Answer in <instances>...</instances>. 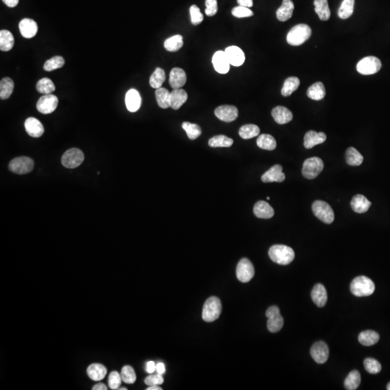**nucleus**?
<instances>
[{"label":"nucleus","instance_id":"nucleus-20","mask_svg":"<svg viewBox=\"0 0 390 390\" xmlns=\"http://www.w3.org/2000/svg\"><path fill=\"white\" fill-rule=\"evenodd\" d=\"M142 99L138 91L135 89H130L125 96V104L130 112H136L141 107Z\"/></svg>","mask_w":390,"mask_h":390},{"label":"nucleus","instance_id":"nucleus-19","mask_svg":"<svg viewBox=\"0 0 390 390\" xmlns=\"http://www.w3.org/2000/svg\"><path fill=\"white\" fill-rule=\"evenodd\" d=\"M19 29L22 37L31 38L37 35L38 32V25L32 19H24L19 23Z\"/></svg>","mask_w":390,"mask_h":390},{"label":"nucleus","instance_id":"nucleus-35","mask_svg":"<svg viewBox=\"0 0 390 390\" xmlns=\"http://www.w3.org/2000/svg\"><path fill=\"white\" fill-rule=\"evenodd\" d=\"M170 95L171 93L166 88H160L155 91V98L159 107L164 109L169 108Z\"/></svg>","mask_w":390,"mask_h":390},{"label":"nucleus","instance_id":"nucleus-52","mask_svg":"<svg viewBox=\"0 0 390 390\" xmlns=\"http://www.w3.org/2000/svg\"><path fill=\"white\" fill-rule=\"evenodd\" d=\"M122 379L121 374L116 371H113L109 374V387L111 390H119Z\"/></svg>","mask_w":390,"mask_h":390},{"label":"nucleus","instance_id":"nucleus-7","mask_svg":"<svg viewBox=\"0 0 390 390\" xmlns=\"http://www.w3.org/2000/svg\"><path fill=\"white\" fill-rule=\"evenodd\" d=\"M312 210L315 216L325 223L330 224L334 221V212L325 202L316 200L312 204Z\"/></svg>","mask_w":390,"mask_h":390},{"label":"nucleus","instance_id":"nucleus-48","mask_svg":"<svg viewBox=\"0 0 390 390\" xmlns=\"http://www.w3.org/2000/svg\"><path fill=\"white\" fill-rule=\"evenodd\" d=\"M122 381L127 384H133L136 382L137 376L134 369L130 366H125L121 372Z\"/></svg>","mask_w":390,"mask_h":390},{"label":"nucleus","instance_id":"nucleus-60","mask_svg":"<svg viewBox=\"0 0 390 390\" xmlns=\"http://www.w3.org/2000/svg\"><path fill=\"white\" fill-rule=\"evenodd\" d=\"M147 390H162V388H160L158 385H153V386H149Z\"/></svg>","mask_w":390,"mask_h":390},{"label":"nucleus","instance_id":"nucleus-2","mask_svg":"<svg viewBox=\"0 0 390 390\" xmlns=\"http://www.w3.org/2000/svg\"><path fill=\"white\" fill-rule=\"evenodd\" d=\"M312 36V29L306 24H298L293 27L288 35L287 42L291 46H300L306 42Z\"/></svg>","mask_w":390,"mask_h":390},{"label":"nucleus","instance_id":"nucleus-16","mask_svg":"<svg viewBox=\"0 0 390 390\" xmlns=\"http://www.w3.org/2000/svg\"><path fill=\"white\" fill-rule=\"evenodd\" d=\"M224 52L228 58L230 65L235 67L243 65L245 61L244 53L238 46H229L226 48Z\"/></svg>","mask_w":390,"mask_h":390},{"label":"nucleus","instance_id":"nucleus-43","mask_svg":"<svg viewBox=\"0 0 390 390\" xmlns=\"http://www.w3.org/2000/svg\"><path fill=\"white\" fill-rule=\"evenodd\" d=\"M355 0H343L338 10V16L343 20L349 19L353 13Z\"/></svg>","mask_w":390,"mask_h":390},{"label":"nucleus","instance_id":"nucleus-59","mask_svg":"<svg viewBox=\"0 0 390 390\" xmlns=\"http://www.w3.org/2000/svg\"><path fill=\"white\" fill-rule=\"evenodd\" d=\"M93 390H107V387L104 384L98 383L95 385L93 388H92Z\"/></svg>","mask_w":390,"mask_h":390},{"label":"nucleus","instance_id":"nucleus-14","mask_svg":"<svg viewBox=\"0 0 390 390\" xmlns=\"http://www.w3.org/2000/svg\"><path fill=\"white\" fill-rule=\"evenodd\" d=\"M215 114L218 119L223 122H231L237 119L239 111L234 106L223 105L216 109Z\"/></svg>","mask_w":390,"mask_h":390},{"label":"nucleus","instance_id":"nucleus-5","mask_svg":"<svg viewBox=\"0 0 390 390\" xmlns=\"http://www.w3.org/2000/svg\"><path fill=\"white\" fill-rule=\"evenodd\" d=\"M382 62L379 58L370 56L363 58L357 64V71L364 75L376 74L380 70Z\"/></svg>","mask_w":390,"mask_h":390},{"label":"nucleus","instance_id":"nucleus-10","mask_svg":"<svg viewBox=\"0 0 390 390\" xmlns=\"http://www.w3.org/2000/svg\"><path fill=\"white\" fill-rule=\"evenodd\" d=\"M84 154L78 149H71L62 155V164L65 168H75L84 161Z\"/></svg>","mask_w":390,"mask_h":390},{"label":"nucleus","instance_id":"nucleus-34","mask_svg":"<svg viewBox=\"0 0 390 390\" xmlns=\"http://www.w3.org/2000/svg\"><path fill=\"white\" fill-rule=\"evenodd\" d=\"M258 147L263 150H273L277 146V143L274 137L270 134H260L257 140Z\"/></svg>","mask_w":390,"mask_h":390},{"label":"nucleus","instance_id":"nucleus-62","mask_svg":"<svg viewBox=\"0 0 390 390\" xmlns=\"http://www.w3.org/2000/svg\"><path fill=\"white\" fill-rule=\"evenodd\" d=\"M119 390H127L128 389H127V388H119Z\"/></svg>","mask_w":390,"mask_h":390},{"label":"nucleus","instance_id":"nucleus-57","mask_svg":"<svg viewBox=\"0 0 390 390\" xmlns=\"http://www.w3.org/2000/svg\"><path fill=\"white\" fill-rule=\"evenodd\" d=\"M3 2L7 6V7H16L19 4V0H2Z\"/></svg>","mask_w":390,"mask_h":390},{"label":"nucleus","instance_id":"nucleus-27","mask_svg":"<svg viewBox=\"0 0 390 390\" xmlns=\"http://www.w3.org/2000/svg\"><path fill=\"white\" fill-rule=\"evenodd\" d=\"M294 10V4L291 0H283L278 9L276 16L279 21L285 22L291 19Z\"/></svg>","mask_w":390,"mask_h":390},{"label":"nucleus","instance_id":"nucleus-17","mask_svg":"<svg viewBox=\"0 0 390 390\" xmlns=\"http://www.w3.org/2000/svg\"><path fill=\"white\" fill-rule=\"evenodd\" d=\"M285 179V174L282 172V167L279 164L273 166L261 176V181L264 183H270V182L280 183L283 182Z\"/></svg>","mask_w":390,"mask_h":390},{"label":"nucleus","instance_id":"nucleus-63","mask_svg":"<svg viewBox=\"0 0 390 390\" xmlns=\"http://www.w3.org/2000/svg\"><path fill=\"white\" fill-rule=\"evenodd\" d=\"M270 197H267V200H270Z\"/></svg>","mask_w":390,"mask_h":390},{"label":"nucleus","instance_id":"nucleus-26","mask_svg":"<svg viewBox=\"0 0 390 390\" xmlns=\"http://www.w3.org/2000/svg\"><path fill=\"white\" fill-rule=\"evenodd\" d=\"M311 297L316 306L323 307L327 301V293L325 287L322 284H316L312 290Z\"/></svg>","mask_w":390,"mask_h":390},{"label":"nucleus","instance_id":"nucleus-49","mask_svg":"<svg viewBox=\"0 0 390 390\" xmlns=\"http://www.w3.org/2000/svg\"><path fill=\"white\" fill-rule=\"evenodd\" d=\"M364 367L366 370L371 374H376L382 370V365L379 361L373 358H368L364 360Z\"/></svg>","mask_w":390,"mask_h":390},{"label":"nucleus","instance_id":"nucleus-12","mask_svg":"<svg viewBox=\"0 0 390 390\" xmlns=\"http://www.w3.org/2000/svg\"><path fill=\"white\" fill-rule=\"evenodd\" d=\"M58 103L59 100L56 95L52 94L43 95L37 102V110L43 114L52 113L57 108Z\"/></svg>","mask_w":390,"mask_h":390},{"label":"nucleus","instance_id":"nucleus-9","mask_svg":"<svg viewBox=\"0 0 390 390\" xmlns=\"http://www.w3.org/2000/svg\"><path fill=\"white\" fill-rule=\"evenodd\" d=\"M34 168V162L28 157H19L14 158L9 164V169L17 174H26L31 172Z\"/></svg>","mask_w":390,"mask_h":390},{"label":"nucleus","instance_id":"nucleus-38","mask_svg":"<svg viewBox=\"0 0 390 390\" xmlns=\"http://www.w3.org/2000/svg\"><path fill=\"white\" fill-rule=\"evenodd\" d=\"M361 378L359 372L356 370L350 372L344 382V387L348 390L358 389L361 384Z\"/></svg>","mask_w":390,"mask_h":390},{"label":"nucleus","instance_id":"nucleus-13","mask_svg":"<svg viewBox=\"0 0 390 390\" xmlns=\"http://www.w3.org/2000/svg\"><path fill=\"white\" fill-rule=\"evenodd\" d=\"M310 353L315 362L319 364H323L328 360L330 351L325 342L319 341L315 343L312 346Z\"/></svg>","mask_w":390,"mask_h":390},{"label":"nucleus","instance_id":"nucleus-50","mask_svg":"<svg viewBox=\"0 0 390 390\" xmlns=\"http://www.w3.org/2000/svg\"><path fill=\"white\" fill-rule=\"evenodd\" d=\"M231 13H232L234 17L238 18V19L252 17V16H254L253 12L249 7H243V6L240 5L233 8Z\"/></svg>","mask_w":390,"mask_h":390},{"label":"nucleus","instance_id":"nucleus-42","mask_svg":"<svg viewBox=\"0 0 390 390\" xmlns=\"http://www.w3.org/2000/svg\"><path fill=\"white\" fill-rule=\"evenodd\" d=\"M259 127L255 125H246L242 126L239 130V134L242 139L249 140L259 135Z\"/></svg>","mask_w":390,"mask_h":390},{"label":"nucleus","instance_id":"nucleus-58","mask_svg":"<svg viewBox=\"0 0 390 390\" xmlns=\"http://www.w3.org/2000/svg\"><path fill=\"white\" fill-rule=\"evenodd\" d=\"M156 371L158 372V373L159 374L163 375L164 373H165L166 372V367L164 365V364L163 363H158V364H156Z\"/></svg>","mask_w":390,"mask_h":390},{"label":"nucleus","instance_id":"nucleus-23","mask_svg":"<svg viewBox=\"0 0 390 390\" xmlns=\"http://www.w3.org/2000/svg\"><path fill=\"white\" fill-rule=\"evenodd\" d=\"M272 116L274 120L279 125H285L288 123L293 119V113L289 109L285 107H276L272 111Z\"/></svg>","mask_w":390,"mask_h":390},{"label":"nucleus","instance_id":"nucleus-44","mask_svg":"<svg viewBox=\"0 0 390 390\" xmlns=\"http://www.w3.org/2000/svg\"><path fill=\"white\" fill-rule=\"evenodd\" d=\"M166 80V74L165 72L163 69L160 67H157L155 71L152 73V75L150 77V85L152 88H161L163 83Z\"/></svg>","mask_w":390,"mask_h":390},{"label":"nucleus","instance_id":"nucleus-46","mask_svg":"<svg viewBox=\"0 0 390 390\" xmlns=\"http://www.w3.org/2000/svg\"><path fill=\"white\" fill-rule=\"evenodd\" d=\"M182 128L185 130L188 137L190 140H194L198 138L202 134V130L199 125L192 124L190 122H185L182 124Z\"/></svg>","mask_w":390,"mask_h":390},{"label":"nucleus","instance_id":"nucleus-51","mask_svg":"<svg viewBox=\"0 0 390 390\" xmlns=\"http://www.w3.org/2000/svg\"><path fill=\"white\" fill-rule=\"evenodd\" d=\"M189 13H190L191 22L194 25H199L203 21L204 16L202 14L200 8L195 4L191 6L189 8Z\"/></svg>","mask_w":390,"mask_h":390},{"label":"nucleus","instance_id":"nucleus-25","mask_svg":"<svg viewBox=\"0 0 390 390\" xmlns=\"http://www.w3.org/2000/svg\"><path fill=\"white\" fill-rule=\"evenodd\" d=\"M188 95L185 90L173 89L170 95V107L178 110L187 101Z\"/></svg>","mask_w":390,"mask_h":390},{"label":"nucleus","instance_id":"nucleus-6","mask_svg":"<svg viewBox=\"0 0 390 390\" xmlns=\"http://www.w3.org/2000/svg\"><path fill=\"white\" fill-rule=\"evenodd\" d=\"M324 168V163L318 157L308 158L303 162L302 173L306 179H314L317 177Z\"/></svg>","mask_w":390,"mask_h":390},{"label":"nucleus","instance_id":"nucleus-53","mask_svg":"<svg viewBox=\"0 0 390 390\" xmlns=\"http://www.w3.org/2000/svg\"><path fill=\"white\" fill-rule=\"evenodd\" d=\"M205 13L209 17L214 16L218 13V1L217 0H205Z\"/></svg>","mask_w":390,"mask_h":390},{"label":"nucleus","instance_id":"nucleus-47","mask_svg":"<svg viewBox=\"0 0 390 390\" xmlns=\"http://www.w3.org/2000/svg\"><path fill=\"white\" fill-rule=\"evenodd\" d=\"M64 65H65V59H63V57L60 56H55L45 62L43 69L45 71L52 72L53 70L62 68Z\"/></svg>","mask_w":390,"mask_h":390},{"label":"nucleus","instance_id":"nucleus-33","mask_svg":"<svg viewBox=\"0 0 390 390\" xmlns=\"http://www.w3.org/2000/svg\"><path fill=\"white\" fill-rule=\"evenodd\" d=\"M15 40L13 34L7 30L0 31V49L3 52H8L13 49Z\"/></svg>","mask_w":390,"mask_h":390},{"label":"nucleus","instance_id":"nucleus-31","mask_svg":"<svg viewBox=\"0 0 390 390\" xmlns=\"http://www.w3.org/2000/svg\"><path fill=\"white\" fill-rule=\"evenodd\" d=\"M379 334L373 330H366L360 333L358 341L364 346H372L378 343Z\"/></svg>","mask_w":390,"mask_h":390},{"label":"nucleus","instance_id":"nucleus-1","mask_svg":"<svg viewBox=\"0 0 390 390\" xmlns=\"http://www.w3.org/2000/svg\"><path fill=\"white\" fill-rule=\"evenodd\" d=\"M268 254L271 260L280 265L289 264L295 258L294 251L285 245L277 244L271 246Z\"/></svg>","mask_w":390,"mask_h":390},{"label":"nucleus","instance_id":"nucleus-39","mask_svg":"<svg viewBox=\"0 0 390 390\" xmlns=\"http://www.w3.org/2000/svg\"><path fill=\"white\" fill-rule=\"evenodd\" d=\"M346 162L348 165L358 167L361 165L364 161V157L361 153L354 149L351 147L348 149L346 153Z\"/></svg>","mask_w":390,"mask_h":390},{"label":"nucleus","instance_id":"nucleus-54","mask_svg":"<svg viewBox=\"0 0 390 390\" xmlns=\"http://www.w3.org/2000/svg\"><path fill=\"white\" fill-rule=\"evenodd\" d=\"M164 379L162 375L158 373V374L150 375V376L146 377V379H145V383L149 385V386H153V385L159 386V385L164 383Z\"/></svg>","mask_w":390,"mask_h":390},{"label":"nucleus","instance_id":"nucleus-32","mask_svg":"<svg viewBox=\"0 0 390 390\" xmlns=\"http://www.w3.org/2000/svg\"><path fill=\"white\" fill-rule=\"evenodd\" d=\"M314 4L315 7V12L319 16V19L323 21L328 20L330 18V7H329L327 0H315Z\"/></svg>","mask_w":390,"mask_h":390},{"label":"nucleus","instance_id":"nucleus-45","mask_svg":"<svg viewBox=\"0 0 390 390\" xmlns=\"http://www.w3.org/2000/svg\"><path fill=\"white\" fill-rule=\"evenodd\" d=\"M37 89L40 93L43 95H47L53 93L56 89L53 82L47 77H43L41 80H38L37 84Z\"/></svg>","mask_w":390,"mask_h":390},{"label":"nucleus","instance_id":"nucleus-8","mask_svg":"<svg viewBox=\"0 0 390 390\" xmlns=\"http://www.w3.org/2000/svg\"><path fill=\"white\" fill-rule=\"evenodd\" d=\"M266 316L268 318L267 329L269 331L275 333L281 330L283 327L284 320L278 306H270L266 312Z\"/></svg>","mask_w":390,"mask_h":390},{"label":"nucleus","instance_id":"nucleus-11","mask_svg":"<svg viewBox=\"0 0 390 390\" xmlns=\"http://www.w3.org/2000/svg\"><path fill=\"white\" fill-rule=\"evenodd\" d=\"M255 276V268L249 260L243 258L239 261L237 267V277L239 281L248 282Z\"/></svg>","mask_w":390,"mask_h":390},{"label":"nucleus","instance_id":"nucleus-15","mask_svg":"<svg viewBox=\"0 0 390 390\" xmlns=\"http://www.w3.org/2000/svg\"><path fill=\"white\" fill-rule=\"evenodd\" d=\"M213 67L217 73L226 74L230 70V63L223 51H218L213 55L212 59Z\"/></svg>","mask_w":390,"mask_h":390},{"label":"nucleus","instance_id":"nucleus-24","mask_svg":"<svg viewBox=\"0 0 390 390\" xmlns=\"http://www.w3.org/2000/svg\"><path fill=\"white\" fill-rule=\"evenodd\" d=\"M351 205L355 213H364L368 211L371 203L365 196L356 195L351 200Z\"/></svg>","mask_w":390,"mask_h":390},{"label":"nucleus","instance_id":"nucleus-21","mask_svg":"<svg viewBox=\"0 0 390 390\" xmlns=\"http://www.w3.org/2000/svg\"><path fill=\"white\" fill-rule=\"evenodd\" d=\"M186 82V74L185 70L175 67L170 73L169 84L173 89H179L185 86Z\"/></svg>","mask_w":390,"mask_h":390},{"label":"nucleus","instance_id":"nucleus-22","mask_svg":"<svg viewBox=\"0 0 390 390\" xmlns=\"http://www.w3.org/2000/svg\"><path fill=\"white\" fill-rule=\"evenodd\" d=\"M327 139V136L324 132H316L315 131H308L304 136V147L306 149H311L317 145L322 144Z\"/></svg>","mask_w":390,"mask_h":390},{"label":"nucleus","instance_id":"nucleus-37","mask_svg":"<svg viewBox=\"0 0 390 390\" xmlns=\"http://www.w3.org/2000/svg\"><path fill=\"white\" fill-rule=\"evenodd\" d=\"M300 86V80L297 77H290L284 82L283 86L281 90V93L283 96L287 97L291 95L293 93L295 92Z\"/></svg>","mask_w":390,"mask_h":390},{"label":"nucleus","instance_id":"nucleus-61","mask_svg":"<svg viewBox=\"0 0 390 390\" xmlns=\"http://www.w3.org/2000/svg\"><path fill=\"white\" fill-rule=\"evenodd\" d=\"M387 390H390V382L388 384V386H387Z\"/></svg>","mask_w":390,"mask_h":390},{"label":"nucleus","instance_id":"nucleus-36","mask_svg":"<svg viewBox=\"0 0 390 390\" xmlns=\"http://www.w3.org/2000/svg\"><path fill=\"white\" fill-rule=\"evenodd\" d=\"M14 90V82L10 77H4L0 82V98L6 100L10 98Z\"/></svg>","mask_w":390,"mask_h":390},{"label":"nucleus","instance_id":"nucleus-30","mask_svg":"<svg viewBox=\"0 0 390 390\" xmlns=\"http://www.w3.org/2000/svg\"><path fill=\"white\" fill-rule=\"evenodd\" d=\"M307 96L315 101H320L325 97L326 91L325 86L321 82H317L308 88Z\"/></svg>","mask_w":390,"mask_h":390},{"label":"nucleus","instance_id":"nucleus-3","mask_svg":"<svg viewBox=\"0 0 390 390\" xmlns=\"http://www.w3.org/2000/svg\"><path fill=\"white\" fill-rule=\"evenodd\" d=\"M375 291L373 282L366 276L355 278L351 284V291L358 297H369Z\"/></svg>","mask_w":390,"mask_h":390},{"label":"nucleus","instance_id":"nucleus-41","mask_svg":"<svg viewBox=\"0 0 390 390\" xmlns=\"http://www.w3.org/2000/svg\"><path fill=\"white\" fill-rule=\"evenodd\" d=\"M234 143L233 139L225 135H217L209 140L208 145L212 148H229Z\"/></svg>","mask_w":390,"mask_h":390},{"label":"nucleus","instance_id":"nucleus-18","mask_svg":"<svg viewBox=\"0 0 390 390\" xmlns=\"http://www.w3.org/2000/svg\"><path fill=\"white\" fill-rule=\"evenodd\" d=\"M25 129L31 137L35 138L41 137L44 133V128L42 124L34 117H29L25 120Z\"/></svg>","mask_w":390,"mask_h":390},{"label":"nucleus","instance_id":"nucleus-55","mask_svg":"<svg viewBox=\"0 0 390 390\" xmlns=\"http://www.w3.org/2000/svg\"><path fill=\"white\" fill-rule=\"evenodd\" d=\"M146 371L148 373H152L155 371H156V364H155L154 361H149L146 364Z\"/></svg>","mask_w":390,"mask_h":390},{"label":"nucleus","instance_id":"nucleus-56","mask_svg":"<svg viewBox=\"0 0 390 390\" xmlns=\"http://www.w3.org/2000/svg\"><path fill=\"white\" fill-rule=\"evenodd\" d=\"M239 5L243 7H253V0H237Z\"/></svg>","mask_w":390,"mask_h":390},{"label":"nucleus","instance_id":"nucleus-4","mask_svg":"<svg viewBox=\"0 0 390 390\" xmlns=\"http://www.w3.org/2000/svg\"><path fill=\"white\" fill-rule=\"evenodd\" d=\"M222 312L221 300L216 297H210L204 302L203 309V319L206 322H212L219 318Z\"/></svg>","mask_w":390,"mask_h":390},{"label":"nucleus","instance_id":"nucleus-40","mask_svg":"<svg viewBox=\"0 0 390 390\" xmlns=\"http://www.w3.org/2000/svg\"><path fill=\"white\" fill-rule=\"evenodd\" d=\"M183 37L181 35L173 36L167 38L164 42V48L168 52H175L179 51L183 46Z\"/></svg>","mask_w":390,"mask_h":390},{"label":"nucleus","instance_id":"nucleus-29","mask_svg":"<svg viewBox=\"0 0 390 390\" xmlns=\"http://www.w3.org/2000/svg\"><path fill=\"white\" fill-rule=\"evenodd\" d=\"M87 373L90 379L98 382L104 379L107 376V369L102 364H93L88 367Z\"/></svg>","mask_w":390,"mask_h":390},{"label":"nucleus","instance_id":"nucleus-28","mask_svg":"<svg viewBox=\"0 0 390 390\" xmlns=\"http://www.w3.org/2000/svg\"><path fill=\"white\" fill-rule=\"evenodd\" d=\"M254 214L255 216L262 219H269L273 218L275 214L274 210L269 203L265 201H258L254 207Z\"/></svg>","mask_w":390,"mask_h":390}]
</instances>
